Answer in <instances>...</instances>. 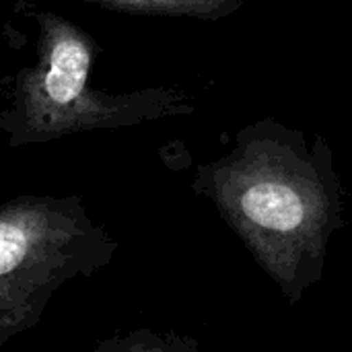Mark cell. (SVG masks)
Masks as SVG:
<instances>
[{
  "label": "cell",
  "mask_w": 352,
  "mask_h": 352,
  "mask_svg": "<svg viewBox=\"0 0 352 352\" xmlns=\"http://www.w3.org/2000/svg\"><path fill=\"white\" fill-rule=\"evenodd\" d=\"M27 237L12 223H0V274L10 272L25 258Z\"/></svg>",
  "instance_id": "3957f363"
},
{
  "label": "cell",
  "mask_w": 352,
  "mask_h": 352,
  "mask_svg": "<svg viewBox=\"0 0 352 352\" xmlns=\"http://www.w3.org/2000/svg\"><path fill=\"white\" fill-rule=\"evenodd\" d=\"M212 198L285 293L316 280L338 221V186L299 138L252 130L212 165Z\"/></svg>",
  "instance_id": "6da1fadb"
},
{
  "label": "cell",
  "mask_w": 352,
  "mask_h": 352,
  "mask_svg": "<svg viewBox=\"0 0 352 352\" xmlns=\"http://www.w3.org/2000/svg\"><path fill=\"white\" fill-rule=\"evenodd\" d=\"M89 54L76 39H62L52 52V66L45 76L47 95L58 103H70L85 87Z\"/></svg>",
  "instance_id": "7a4b0ae2"
}]
</instances>
